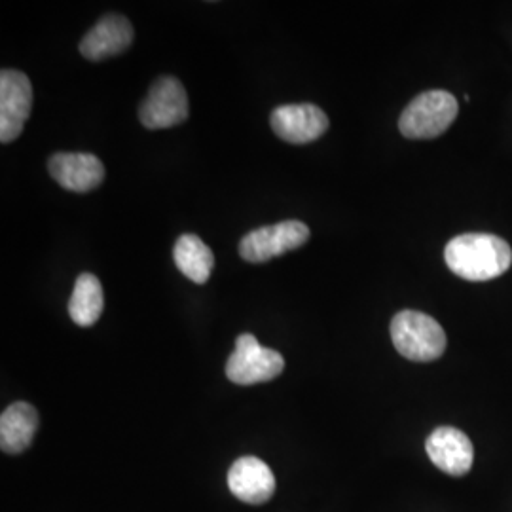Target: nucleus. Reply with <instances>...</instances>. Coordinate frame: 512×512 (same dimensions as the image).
I'll return each mask as SVG.
<instances>
[{"instance_id": "nucleus-1", "label": "nucleus", "mask_w": 512, "mask_h": 512, "mask_svg": "<svg viewBox=\"0 0 512 512\" xmlns=\"http://www.w3.org/2000/svg\"><path fill=\"white\" fill-rule=\"evenodd\" d=\"M444 258L454 274L467 281H490L512 264L511 245L494 234H461L446 245Z\"/></svg>"}, {"instance_id": "nucleus-2", "label": "nucleus", "mask_w": 512, "mask_h": 512, "mask_svg": "<svg viewBox=\"0 0 512 512\" xmlns=\"http://www.w3.org/2000/svg\"><path fill=\"white\" fill-rule=\"evenodd\" d=\"M391 338L397 351L408 361L431 363L446 349V334L439 323L421 313L404 310L391 321Z\"/></svg>"}, {"instance_id": "nucleus-3", "label": "nucleus", "mask_w": 512, "mask_h": 512, "mask_svg": "<svg viewBox=\"0 0 512 512\" xmlns=\"http://www.w3.org/2000/svg\"><path fill=\"white\" fill-rule=\"evenodd\" d=\"M458 110V101L452 93L442 90L421 93L403 110L399 129L408 139H433L452 126Z\"/></svg>"}, {"instance_id": "nucleus-4", "label": "nucleus", "mask_w": 512, "mask_h": 512, "mask_svg": "<svg viewBox=\"0 0 512 512\" xmlns=\"http://www.w3.org/2000/svg\"><path fill=\"white\" fill-rule=\"evenodd\" d=\"M285 368V359L279 351L262 348L253 334H241L236 349L226 363V376L238 385L270 382Z\"/></svg>"}, {"instance_id": "nucleus-5", "label": "nucleus", "mask_w": 512, "mask_h": 512, "mask_svg": "<svg viewBox=\"0 0 512 512\" xmlns=\"http://www.w3.org/2000/svg\"><path fill=\"white\" fill-rule=\"evenodd\" d=\"M310 239V228L300 220H285L249 232L239 241V255L247 262L260 264L275 256L285 255L302 247Z\"/></svg>"}, {"instance_id": "nucleus-6", "label": "nucleus", "mask_w": 512, "mask_h": 512, "mask_svg": "<svg viewBox=\"0 0 512 512\" xmlns=\"http://www.w3.org/2000/svg\"><path fill=\"white\" fill-rule=\"evenodd\" d=\"M188 95L173 76H162L141 103L139 120L147 129L173 128L188 118Z\"/></svg>"}, {"instance_id": "nucleus-7", "label": "nucleus", "mask_w": 512, "mask_h": 512, "mask_svg": "<svg viewBox=\"0 0 512 512\" xmlns=\"http://www.w3.org/2000/svg\"><path fill=\"white\" fill-rule=\"evenodd\" d=\"M33 107V86L27 74L14 69L0 73V141H16Z\"/></svg>"}, {"instance_id": "nucleus-8", "label": "nucleus", "mask_w": 512, "mask_h": 512, "mask_svg": "<svg viewBox=\"0 0 512 512\" xmlns=\"http://www.w3.org/2000/svg\"><path fill=\"white\" fill-rule=\"evenodd\" d=\"M270 124L279 139L291 145H308L329 129V118L317 105L302 103L277 107Z\"/></svg>"}, {"instance_id": "nucleus-9", "label": "nucleus", "mask_w": 512, "mask_h": 512, "mask_svg": "<svg viewBox=\"0 0 512 512\" xmlns=\"http://www.w3.org/2000/svg\"><path fill=\"white\" fill-rule=\"evenodd\" d=\"M427 456L442 473L450 476H465L475 459V448L471 439L456 427H439L425 442Z\"/></svg>"}, {"instance_id": "nucleus-10", "label": "nucleus", "mask_w": 512, "mask_h": 512, "mask_svg": "<svg viewBox=\"0 0 512 512\" xmlns=\"http://www.w3.org/2000/svg\"><path fill=\"white\" fill-rule=\"evenodd\" d=\"M50 173L65 190L84 194L103 183L105 165L93 154L59 152L50 158Z\"/></svg>"}, {"instance_id": "nucleus-11", "label": "nucleus", "mask_w": 512, "mask_h": 512, "mask_svg": "<svg viewBox=\"0 0 512 512\" xmlns=\"http://www.w3.org/2000/svg\"><path fill=\"white\" fill-rule=\"evenodd\" d=\"M228 488L239 501L249 505H262L274 495L275 476L262 459L245 456L230 467Z\"/></svg>"}, {"instance_id": "nucleus-12", "label": "nucleus", "mask_w": 512, "mask_h": 512, "mask_svg": "<svg viewBox=\"0 0 512 512\" xmlns=\"http://www.w3.org/2000/svg\"><path fill=\"white\" fill-rule=\"evenodd\" d=\"M133 42V27L128 19L109 14L95 23L92 31L82 38L80 54L90 61H103L126 52Z\"/></svg>"}, {"instance_id": "nucleus-13", "label": "nucleus", "mask_w": 512, "mask_h": 512, "mask_svg": "<svg viewBox=\"0 0 512 512\" xmlns=\"http://www.w3.org/2000/svg\"><path fill=\"white\" fill-rule=\"evenodd\" d=\"M38 412L29 403L10 404L0 416V448L6 454L25 452L35 439Z\"/></svg>"}, {"instance_id": "nucleus-14", "label": "nucleus", "mask_w": 512, "mask_h": 512, "mask_svg": "<svg viewBox=\"0 0 512 512\" xmlns=\"http://www.w3.org/2000/svg\"><path fill=\"white\" fill-rule=\"evenodd\" d=\"M173 260L179 272L198 285L209 281L215 266L213 251L194 234H184L177 239L173 249Z\"/></svg>"}, {"instance_id": "nucleus-15", "label": "nucleus", "mask_w": 512, "mask_h": 512, "mask_svg": "<svg viewBox=\"0 0 512 512\" xmlns=\"http://www.w3.org/2000/svg\"><path fill=\"white\" fill-rule=\"evenodd\" d=\"M103 306L105 298L101 281L93 274L78 275L69 302V313L74 323L78 327H92L99 321Z\"/></svg>"}]
</instances>
